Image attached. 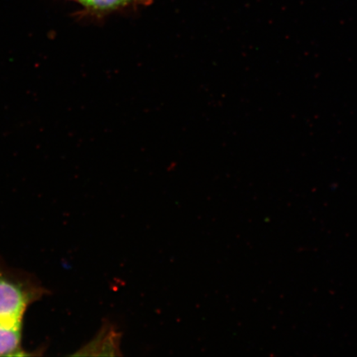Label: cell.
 <instances>
[{"mask_svg": "<svg viewBox=\"0 0 357 357\" xmlns=\"http://www.w3.org/2000/svg\"><path fill=\"white\" fill-rule=\"evenodd\" d=\"M122 339V333L116 330L113 325L100 343L99 356H123L120 351V342Z\"/></svg>", "mask_w": 357, "mask_h": 357, "instance_id": "cell-4", "label": "cell"}, {"mask_svg": "<svg viewBox=\"0 0 357 357\" xmlns=\"http://www.w3.org/2000/svg\"><path fill=\"white\" fill-rule=\"evenodd\" d=\"M47 292L32 275L0 261V324L22 326L26 310Z\"/></svg>", "mask_w": 357, "mask_h": 357, "instance_id": "cell-1", "label": "cell"}, {"mask_svg": "<svg viewBox=\"0 0 357 357\" xmlns=\"http://www.w3.org/2000/svg\"><path fill=\"white\" fill-rule=\"evenodd\" d=\"M22 326L0 324V356H26L22 346Z\"/></svg>", "mask_w": 357, "mask_h": 357, "instance_id": "cell-2", "label": "cell"}, {"mask_svg": "<svg viewBox=\"0 0 357 357\" xmlns=\"http://www.w3.org/2000/svg\"><path fill=\"white\" fill-rule=\"evenodd\" d=\"M79 2L91 11L104 13L122 8L147 6L151 0H79Z\"/></svg>", "mask_w": 357, "mask_h": 357, "instance_id": "cell-3", "label": "cell"}]
</instances>
